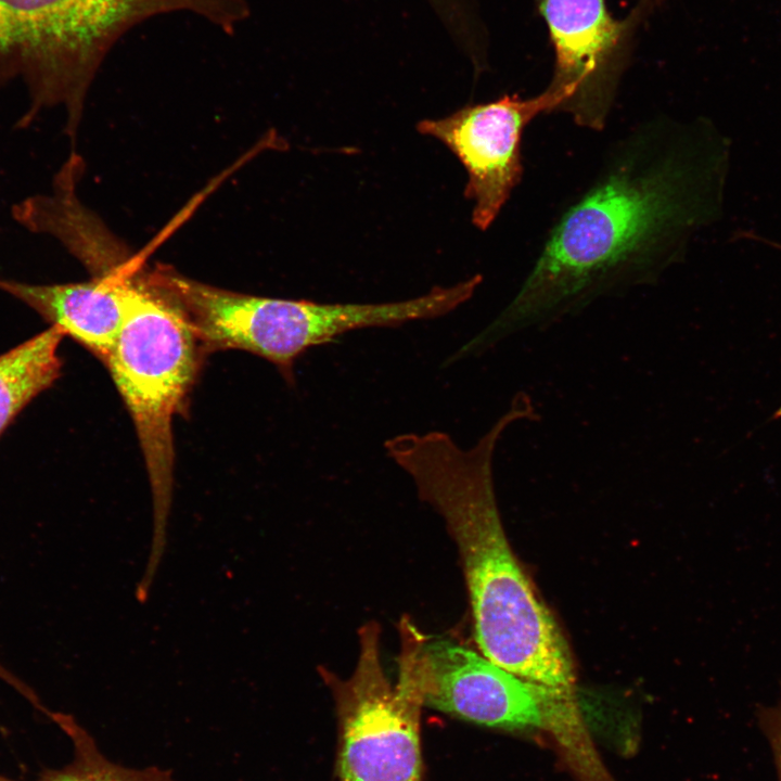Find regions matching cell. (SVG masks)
I'll use <instances>...</instances> for the list:
<instances>
[{"label":"cell","mask_w":781,"mask_h":781,"mask_svg":"<svg viewBox=\"0 0 781 781\" xmlns=\"http://www.w3.org/2000/svg\"><path fill=\"white\" fill-rule=\"evenodd\" d=\"M729 158L728 139L705 117L662 114L636 124L558 215L518 291L475 346L656 284L720 218Z\"/></svg>","instance_id":"6da1fadb"},{"label":"cell","mask_w":781,"mask_h":781,"mask_svg":"<svg viewBox=\"0 0 781 781\" xmlns=\"http://www.w3.org/2000/svg\"><path fill=\"white\" fill-rule=\"evenodd\" d=\"M231 0H0V82L21 78L29 105L17 128L63 106L72 140L100 65L140 24L187 13L220 23Z\"/></svg>","instance_id":"7a4b0ae2"},{"label":"cell","mask_w":781,"mask_h":781,"mask_svg":"<svg viewBox=\"0 0 781 781\" xmlns=\"http://www.w3.org/2000/svg\"><path fill=\"white\" fill-rule=\"evenodd\" d=\"M200 342L183 316L143 278L130 280L126 313L104 361L135 423L153 496L146 564L156 572L166 548L174 485L172 421L194 381Z\"/></svg>","instance_id":"3957f363"},{"label":"cell","mask_w":781,"mask_h":781,"mask_svg":"<svg viewBox=\"0 0 781 781\" xmlns=\"http://www.w3.org/2000/svg\"><path fill=\"white\" fill-rule=\"evenodd\" d=\"M144 281L185 319L200 344L242 349L276 364L289 379L309 348L363 329L360 303H319L261 297L221 290L158 268Z\"/></svg>","instance_id":"277c9868"},{"label":"cell","mask_w":781,"mask_h":781,"mask_svg":"<svg viewBox=\"0 0 781 781\" xmlns=\"http://www.w3.org/2000/svg\"><path fill=\"white\" fill-rule=\"evenodd\" d=\"M399 674L387 679L380 660V626L359 630V656L346 680L330 671L338 719L340 781H422L420 714L424 705L409 632H400Z\"/></svg>","instance_id":"5b68a950"},{"label":"cell","mask_w":781,"mask_h":781,"mask_svg":"<svg viewBox=\"0 0 781 781\" xmlns=\"http://www.w3.org/2000/svg\"><path fill=\"white\" fill-rule=\"evenodd\" d=\"M413 661L424 705L477 725L549 728L571 713L569 690L522 678L447 639L418 630Z\"/></svg>","instance_id":"8992f818"},{"label":"cell","mask_w":781,"mask_h":781,"mask_svg":"<svg viewBox=\"0 0 781 781\" xmlns=\"http://www.w3.org/2000/svg\"><path fill=\"white\" fill-rule=\"evenodd\" d=\"M562 99L549 88L532 98L504 94L465 105L452 114L418 123L420 133L445 144L466 170L464 196L472 201V222L487 230L522 181V137L537 116L559 112Z\"/></svg>","instance_id":"52a82bcc"},{"label":"cell","mask_w":781,"mask_h":781,"mask_svg":"<svg viewBox=\"0 0 781 781\" xmlns=\"http://www.w3.org/2000/svg\"><path fill=\"white\" fill-rule=\"evenodd\" d=\"M554 47L547 88L559 94V112L584 128L604 129L625 64L627 21L609 13L604 0H537Z\"/></svg>","instance_id":"ba28073f"},{"label":"cell","mask_w":781,"mask_h":781,"mask_svg":"<svg viewBox=\"0 0 781 781\" xmlns=\"http://www.w3.org/2000/svg\"><path fill=\"white\" fill-rule=\"evenodd\" d=\"M131 269L121 263L104 274L76 283L30 284L0 279V291L29 306L104 362L124 323Z\"/></svg>","instance_id":"9c48e42d"},{"label":"cell","mask_w":781,"mask_h":781,"mask_svg":"<svg viewBox=\"0 0 781 781\" xmlns=\"http://www.w3.org/2000/svg\"><path fill=\"white\" fill-rule=\"evenodd\" d=\"M65 337L55 325L0 355V435L14 418L61 374L59 346Z\"/></svg>","instance_id":"30bf717a"},{"label":"cell","mask_w":781,"mask_h":781,"mask_svg":"<svg viewBox=\"0 0 781 781\" xmlns=\"http://www.w3.org/2000/svg\"><path fill=\"white\" fill-rule=\"evenodd\" d=\"M73 745L69 763L41 773L33 781H175L172 773L156 766L128 768L110 760L93 737L71 715L49 713ZM0 781H18L0 774Z\"/></svg>","instance_id":"8fae6325"},{"label":"cell","mask_w":781,"mask_h":781,"mask_svg":"<svg viewBox=\"0 0 781 781\" xmlns=\"http://www.w3.org/2000/svg\"><path fill=\"white\" fill-rule=\"evenodd\" d=\"M761 730L766 735L774 758L778 779L781 781V693L778 702L758 713Z\"/></svg>","instance_id":"7c38bea8"},{"label":"cell","mask_w":781,"mask_h":781,"mask_svg":"<svg viewBox=\"0 0 781 781\" xmlns=\"http://www.w3.org/2000/svg\"><path fill=\"white\" fill-rule=\"evenodd\" d=\"M441 23H451L466 11L470 0H426Z\"/></svg>","instance_id":"4fadbf2b"},{"label":"cell","mask_w":781,"mask_h":781,"mask_svg":"<svg viewBox=\"0 0 781 781\" xmlns=\"http://www.w3.org/2000/svg\"><path fill=\"white\" fill-rule=\"evenodd\" d=\"M0 679L14 687L18 692H21L28 700H30L31 703H35L38 706L39 701L36 699L34 692L27 686H25V683H23L15 675L8 670L7 667H4L1 663Z\"/></svg>","instance_id":"5bb4252c"}]
</instances>
